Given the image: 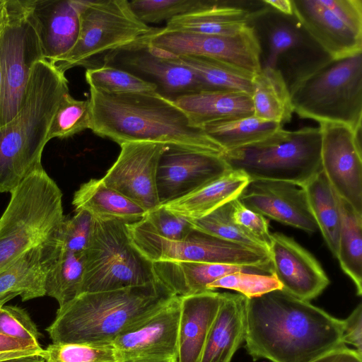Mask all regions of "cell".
<instances>
[{"instance_id":"1","label":"cell","mask_w":362,"mask_h":362,"mask_svg":"<svg viewBox=\"0 0 362 362\" xmlns=\"http://www.w3.org/2000/svg\"><path fill=\"white\" fill-rule=\"evenodd\" d=\"M344 328V320L282 289L245 299V347L253 361L310 362L346 346Z\"/></svg>"},{"instance_id":"2","label":"cell","mask_w":362,"mask_h":362,"mask_svg":"<svg viewBox=\"0 0 362 362\" xmlns=\"http://www.w3.org/2000/svg\"><path fill=\"white\" fill-rule=\"evenodd\" d=\"M90 130L120 145L149 141L222 156L223 149L170 98L158 92L109 94L90 88Z\"/></svg>"},{"instance_id":"3","label":"cell","mask_w":362,"mask_h":362,"mask_svg":"<svg viewBox=\"0 0 362 362\" xmlns=\"http://www.w3.org/2000/svg\"><path fill=\"white\" fill-rule=\"evenodd\" d=\"M175 296L160 281L82 293L59 307L46 331L52 342H111L143 325Z\"/></svg>"},{"instance_id":"4","label":"cell","mask_w":362,"mask_h":362,"mask_svg":"<svg viewBox=\"0 0 362 362\" xmlns=\"http://www.w3.org/2000/svg\"><path fill=\"white\" fill-rule=\"evenodd\" d=\"M67 92L64 72L46 59L35 64L17 115L0 127V192L11 193L42 165L50 123Z\"/></svg>"},{"instance_id":"5","label":"cell","mask_w":362,"mask_h":362,"mask_svg":"<svg viewBox=\"0 0 362 362\" xmlns=\"http://www.w3.org/2000/svg\"><path fill=\"white\" fill-rule=\"evenodd\" d=\"M11 194L0 218V272L27 251L49 241L65 218L62 192L42 165Z\"/></svg>"},{"instance_id":"6","label":"cell","mask_w":362,"mask_h":362,"mask_svg":"<svg viewBox=\"0 0 362 362\" xmlns=\"http://www.w3.org/2000/svg\"><path fill=\"white\" fill-rule=\"evenodd\" d=\"M231 170L250 180L285 181L303 187L322 170L320 127L290 131L282 127L256 143L225 151Z\"/></svg>"},{"instance_id":"7","label":"cell","mask_w":362,"mask_h":362,"mask_svg":"<svg viewBox=\"0 0 362 362\" xmlns=\"http://www.w3.org/2000/svg\"><path fill=\"white\" fill-rule=\"evenodd\" d=\"M247 25L256 38L260 69L277 71L290 93L333 59L293 13L285 15L264 4L250 14Z\"/></svg>"},{"instance_id":"8","label":"cell","mask_w":362,"mask_h":362,"mask_svg":"<svg viewBox=\"0 0 362 362\" xmlns=\"http://www.w3.org/2000/svg\"><path fill=\"white\" fill-rule=\"evenodd\" d=\"M300 117L356 131L362 124V51L332 59L291 90Z\"/></svg>"},{"instance_id":"9","label":"cell","mask_w":362,"mask_h":362,"mask_svg":"<svg viewBox=\"0 0 362 362\" xmlns=\"http://www.w3.org/2000/svg\"><path fill=\"white\" fill-rule=\"evenodd\" d=\"M80 31L73 49L54 64L62 71L141 44L158 28L142 22L127 0H78Z\"/></svg>"},{"instance_id":"10","label":"cell","mask_w":362,"mask_h":362,"mask_svg":"<svg viewBox=\"0 0 362 362\" xmlns=\"http://www.w3.org/2000/svg\"><path fill=\"white\" fill-rule=\"evenodd\" d=\"M157 281L153 263L134 245L127 224L94 219L84 252L81 293L142 286Z\"/></svg>"},{"instance_id":"11","label":"cell","mask_w":362,"mask_h":362,"mask_svg":"<svg viewBox=\"0 0 362 362\" xmlns=\"http://www.w3.org/2000/svg\"><path fill=\"white\" fill-rule=\"evenodd\" d=\"M41 59H44L28 0H4L0 6V127L17 115L32 69Z\"/></svg>"},{"instance_id":"12","label":"cell","mask_w":362,"mask_h":362,"mask_svg":"<svg viewBox=\"0 0 362 362\" xmlns=\"http://www.w3.org/2000/svg\"><path fill=\"white\" fill-rule=\"evenodd\" d=\"M127 227L134 245L152 262H194L272 269L268 253L194 228L184 239L172 240L158 235L144 218Z\"/></svg>"},{"instance_id":"13","label":"cell","mask_w":362,"mask_h":362,"mask_svg":"<svg viewBox=\"0 0 362 362\" xmlns=\"http://www.w3.org/2000/svg\"><path fill=\"white\" fill-rule=\"evenodd\" d=\"M142 45L153 54L165 59L204 57L218 60L252 76L260 71L257 43L249 25L232 36L167 31L160 28Z\"/></svg>"},{"instance_id":"14","label":"cell","mask_w":362,"mask_h":362,"mask_svg":"<svg viewBox=\"0 0 362 362\" xmlns=\"http://www.w3.org/2000/svg\"><path fill=\"white\" fill-rule=\"evenodd\" d=\"M322 170L333 190L362 214L361 128L321 123Z\"/></svg>"},{"instance_id":"15","label":"cell","mask_w":362,"mask_h":362,"mask_svg":"<svg viewBox=\"0 0 362 362\" xmlns=\"http://www.w3.org/2000/svg\"><path fill=\"white\" fill-rule=\"evenodd\" d=\"M119 146L117 158L101 180L147 213L158 208V166L162 154L169 146L149 141H130Z\"/></svg>"},{"instance_id":"16","label":"cell","mask_w":362,"mask_h":362,"mask_svg":"<svg viewBox=\"0 0 362 362\" xmlns=\"http://www.w3.org/2000/svg\"><path fill=\"white\" fill-rule=\"evenodd\" d=\"M180 315V296H175L143 325L115 338L122 361H177Z\"/></svg>"},{"instance_id":"17","label":"cell","mask_w":362,"mask_h":362,"mask_svg":"<svg viewBox=\"0 0 362 362\" xmlns=\"http://www.w3.org/2000/svg\"><path fill=\"white\" fill-rule=\"evenodd\" d=\"M228 170L222 156L168 147L160 158L156 175L160 205L195 191Z\"/></svg>"},{"instance_id":"18","label":"cell","mask_w":362,"mask_h":362,"mask_svg":"<svg viewBox=\"0 0 362 362\" xmlns=\"http://www.w3.org/2000/svg\"><path fill=\"white\" fill-rule=\"evenodd\" d=\"M238 199L247 208L282 224L309 233L318 230L305 189L294 183L251 180Z\"/></svg>"},{"instance_id":"19","label":"cell","mask_w":362,"mask_h":362,"mask_svg":"<svg viewBox=\"0 0 362 362\" xmlns=\"http://www.w3.org/2000/svg\"><path fill=\"white\" fill-rule=\"evenodd\" d=\"M106 64L123 69L154 83L160 94L171 100L189 93L211 90L192 70L153 54L142 45L107 56L102 65Z\"/></svg>"},{"instance_id":"20","label":"cell","mask_w":362,"mask_h":362,"mask_svg":"<svg viewBox=\"0 0 362 362\" xmlns=\"http://www.w3.org/2000/svg\"><path fill=\"white\" fill-rule=\"evenodd\" d=\"M271 240L272 273L282 290L307 301L320 295L329 284V280L313 255L282 233H272Z\"/></svg>"},{"instance_id":"21","label":"cell","mask_w":362,"mask_h":362,"mask_svg":"<svg viewBox=\"0 0 362 362\" xmlns=\"http://www.w3.org/2000/svg\"><path fill=\"white\" fill-rule=\"evenodd\" d=\"M44 59L59 62L75 46L80 31L78 0H28Z\"/></svg>"},{"instance_id":"22","label":"cell","mask_w":362,"mask_h":362,"mask_svg":"<svg viewBox=\"0 0 362 362\" xmlns=\"http://www.w3.org/2000/svg\"><path fill=\"white\" fill-rule=\"evenodd\" d=\"M293 13L333 59L362 51V29L350 24L324 0H291Z\"/></svg>"},{"instance_id":"23","label":"cell","mask_w":362,"mask_h":362,"mask_svg":"<svg viewBox=\"0 0 362 362\" xmlns=\"http://www.w3.org/2000/svg\"><path fill=\"white\" fill-rule=\"evenodd\" d=\"M264 5L260 1H218L201 10L166 22L167 31L232 36L247 26L249 16Z\"/></svg>"},{"instance_id":"24","label":"cell","mask_w":362,"mask_h":362,"mask_svg":"<svg viewBox=\"0 0 362 362\" xmlns=\"http://www.w3.org/2000/svg\"><path fill=\"white\" fill-rule=\"evenodd\" d=\"M223 299V293L211 290L180 296L177 362H199Z\"/></svg>"},{"instance_id":"25","label":"cell","mask_w":362,"mask_h":362,"mask_svg":"<svg viewBox=\"0 0 362 362\" xmlns=\"http://www.w3.org/2000/svg\"><path fill=\"white\" fill-rule=\"evenodd\" d=\"M153 263L158 279L178 296L209 291V284L235 272L273 274L272 269L253 266L176 261Z\"/></svg>"},{"instance_id":"26","label":"cell","mask_w":362,"mask_h":362,"mask_svg":"<svg viewBox=\"0 0 362 362\" xmlns=\"http://www.w3.org/2000/svg\"><path fill=\"white\" fill-rule=\"evenodd\" d=\"M245 299L240 293H223L199 362H231L245 342Z\"/></svg>"},{"instance_id":"27","label":"cell","mask_w":362,"mask_h":362,"mask_svg":"<svg viewBox=\"0 0 362 362\" xmlns=\"http://www.w3.org/2000/svg\"><path fill=\"white\" fill-rule=\"evenodd\" d=\"M172 100L194 125L202 129L211 123L254 115L251 96L241 92L205 90L180 95Z\"/></svg>"},{"instance_id":"28","label":"cell","mask_w":362,"mask_h":362,"mask_svg":"<svg viewBox=\"0 0 362 362\" xmlns=\"http://www.w3.org/2000/svg\"><path fill=\"white\" fill-rule=\"evenodd\" d=\"M250 180L243 172L230 169L195 191L161 206L188 221L199 219L238 198Z\"/></svg>"},{"instance_id":"29","label":"cell","mask_w":362,"mask_h":362,"mask_svg":"<svg viewBox=\"0 0 362 362\" xmlns=\"http://www.w3.org/2000/svg\"><path fill=\"white\" fill-rule=\"evenodd\" d=\"M49 262V250L44 243L27 251L0 272V306L18 296L23 301L46 296Z\"/></svg>"},{"instance_id":"30","label":"cell","mask_w":362,"mask_h":362,"mask_svg":"<svg viewBox=\"0 0 362 362\" xmlns=\"http://www.w3.org/2000/svg\"><path fill=\"white\" fill-rule=\"evenodd\" d=\"M75 211H86L93 219L117 221L132 224L141 221L147 211L118 192L107 187L101 179H90L74 192Z\"/></svg>"},{"instance_id":"31","label":"cell","mask_w":362,"mask_h":362,"mask_svg":"<svg viewBox=\"0 0 362 362\" xmlns=\"http://www.w3.org/2000/svg\"><path fill=\"white\" fill-rule=\"evenodd\" d=\"M47 245L50 257L45 281L46 296L54 298L61 307L81 293L84 252L64 250L54 238Z\"/></svg>"},{"instance_id":"32","label":"cell","mask_w":362,"mask_h":362,"mask_svg":"<svg viewBox=\"0 0 362 362\" xmlns=\"http://www.w3.org/2000/svg\"><path fill=\"white\" fill-rule=\"evenodd\" d=\"M252 81L254 115L282 127L290 122L294 111L291 93L281 75L273 69H262Z\"/></svg>"},{"instance_id":"33","label":"cell","mask_w":362,"mask_h":362,"mask_svg":"<svg viewBox=\"0 0 362 362\" xmlns=\"http://www.w3.org/2000/svg\"><path fill=\"white\" fill-rule=\"evenodd\" d=\"M336 194V193H335ZM340 213V231L336 258L354 282L356 294L362 295V214L337 194Z\"/></svg>"},{"instance_id":"34","label":"cell","mask_w":362,"mask_h":362,"mask_svg":"<svg viewBox=\"0 0 362 362\" xmlns=\"http://www.w3.org/2000/svg\"><path fill=\"white\" fill-rule=\"evenodd\" d=\"M302 187L318 230L336 257L340 231V213L336 194L322 170Z\"/></svg>"},{"instance_id":"35","label":"cell","mask_w":362,"mask_h":362,"mask_svg":"<svg viewBox=\"0 0 362 362\" xmlns=\"http://www.w3.org/2000/svg\"><path fill=\"white\" fill-rule=\"evenodd\" d=\"M282 126L264 120L254 115L232 120L217 122L202 127L225 151L243 147L261 141Z\"/></svg>"},{"instance_id":"36","label":"cell","mask_w":362,"mask_h":362,"mask_svg":"<svg viewBox=\"0 0 362 362\" xmlns=\"http://www.w3.org/2000/svg\"><path fill=\"white\" fill-rule=\"evenodd\" d=\"M192 70L211 90L241 92L252 95L253 76L216 59L180 56L168 59Z\"/></svg>"},{"instance_id":"37","label":"cell","mask_w":362,"mask_h":362,"mask_svg":"<svg viewBox=\"0 0 362 362\" xmlns=\"http://www.w3.org/2000/svg\"><path fill=\"white\" fill-rule=\"evenodd\" d=\"M45 362H123L111 342H52L42 350Z\"/></svg>"},{"instance_id":"38","label":"cell","mask_w":362,"mask_h":362,"mask_svg":"<svg viewBox=\"0 0 362 362\" xmlns=\"http://www.w3.org/2000/svg\"><path fill=\"white\" fill-rule=\"evenodd\" d=\"M85 78L90 88L109 94L158 92L154 83L107 64L87 68Z\"/></svg>"},{"instance_id":"39","label":"cell","mask_w":362,"mask_h":362,"mask_svg":"<svg viewBox=\"0 0 362 362\" xmlns=\"http://www.w3.org/2000/svg\"><path fill=\"white\" fill-rule=\"evenodd\" d=\"M89 99L77 100L69 92L62 98L48 130L47 141L66 139L91 129Z\"/></svg>"},{"instance_id":"40","label":"cell","mask_w":362,"mask_h":362,"mask_svg":"<svg viewBox=\"0 0 362 362\" xmlns=\"http://www.w3.org/2000/svg\"><path fill=\"white\" fill-rule=\"evenodd\" d=\"M231 202L202 218L189 221L197 230L269 255L265 247L246 234L233 222L231 217Z\"/></svg>"},{"instance_id":"41","label":"cell","mask_w":362,"mask_h":362,"mask_svg":"<svg viewBox=\"0 0 362 362\" xmlns=\"http://www.w3.org/2000/svg\"><path fill=\"white\" fill-rule=\"evenodd\" d=\"M214 0H133L130 6L144 23H158L211 6Z\"/></svg>"},{"instance_id":"42","label":"cell","mask_w":362,"mask_h":362,"mask_svg":"<svg viewBox=\"0 0 362 362\" xmlns=\"http://www.w3.org/2000/svg\"><path fill=\"white\" fill-rule=\"evenodd\" d=\"M217 288L233 290L251 298L282 289V287L274 274L235 272L221 277L207 286V290L215 291Z\"/></svg>"},{"instance_id":"43","label":"cell","mask_w":362,"mask_h":362,"mask_svg":"<svg viewBox=\"0 0 362 362\" xmlns=\"http://www.w3.org/2000/svg\"><path fill=\"white\" fill-rule=\"evenodd\" d=\"M94 219L86 211H78L70 218H64L54 235V239L63 249L81 253L89 243Z\"/></svg>"},{"instance_id":"44","label":"cell","mask_w":362,"mask_h":362,"mask_svg":"<svg viewBox=\"0 0 362 362\" xmlns=\"http://www.w3.org/2000/svg\"><path fill=\"white\" fill-rule=\"evenodd\" d=\"M0 334L21 341L39 344L40 333L28 313L16 305L0 307Z\"/></svg>"},{"instance_id":"45","label":"cell","mask_w":362,"mask_h":362,"mask_svg":"<svg viewBox=\"0 0 362 362\" xmlns=\"http://www.w3.org/2000/svg\"><path fill=\"white\" fill-rule=\"evenodd\" d=\"M231 205L233 222L269 253L272 233L269 230V221L264 216L247 208L238 198L231 202Z\"/></svg>"},{"instance_id":"46","label":"cell","mask_w":362,"mask_h":362,"mask_svg":"<svg viewBox=\"0 0 362 362\" xmlns=\"http://www.w3.org/2000/svg\"><path fill=\"white\" fill-rule=\"evenodd\" d=\"M144 219L155 232L168 240H182L193 229L188 220L170 212L161 205L146 213Z\"/></svg>"},{"instance_id":"47","label":"cell","mask_w":362,"mask_h":362,"mask_svg":"<svg viewBox=\"0 0 362 362\" xmlns=\"http://www.w3.org/2000/svg\"><path fill=\"white\" fill-rule=\"evenodd\" d=\"M343 342L351 344L362 354V304L359 303L349 317L344 320Z\"/></svg>"},{"instance_id":"48","label":"cell","mask_w":362,"mask_h":362,"mask_svg":"<svg viewBox=\"0 0 362 362\" xmlns=\"http://www.w3.org/2000/svg\"><path fill=\"white\" fill-rule=\"evenodd\" d=\"M310 362H362V354L346 346L333 350Z\"/></svg>"},{"instance_id":"49","label":"cell","mask_w":362,"mask_h":362,"mask_svg":"<svg viewBox=\"0 0 362 362\" xmlns=\"http://www.w3.org/2000/svg\"><path fill=\"white\" fill-rule=\"evenodd\" d=\"M41 349L40 344L21 341L0 334V352Z\"/></svg>"},{"instance_id":"50","label":"cell","mask_w":362,"mask_h":362,"mask_svg":"<svg viewBox=\"0 0 362 362\" xmlns=\"http://www.w3.org/2000/svg\"><path fill=\"white\" fill-rule=\"evenodd\" d=\"M265 4L285 15L293 14L291 0H263Z\"/></svg>"},{"instance_id":"51","label":"cell","mask_w":362,"mask_h":362,"mask_svg":"<svg viewBox=\"0 0 362 362\" xmlns=\"http://www.w3.org/2000/svg\"><path fill=\"white\" fill-rule=\"evenodd\" d=\"M0 362H45L40 355L17 357L0 361Z\"/></svg>"},{"instance_id":"52","label":"cell","mask_w":362,"mask_h":362,"mask_svg":"<svg viewBox=\"0 0 362 362\" xmlns=\"http://www.w3.org/2000/svg\"><path fill=\"white\" fill-rule=\"evenodd\" d=\"M2 88H3V74H2V69H1V62H0V98L1 96Z\"/></svg>"},{"instance_id":"53","label":"cell","mask_w":362,"mask_h":362,"mask_svg":"<svg viewBox=\"0 0 362 362\" xmlns=\"http://www.w3.org/2000/svg\"><path fill=\"white\" fill-rule=\"evenodd\" d=\"M4 2V0H0V6L3 4Z\"/></svg>"},{"instance_id":"54","label":"cell","mask_w":362,"mask_h":362,"mask_svg":"<svg viewBox=\"0 0 362 362\" xmlns=\"http://www.w3.org/2000/svg\"><path fill=\"white\" fill-rule=\"evenodd\" d=\"M175 362H177V361H175Z\"/></svg>"}]
</instances>
